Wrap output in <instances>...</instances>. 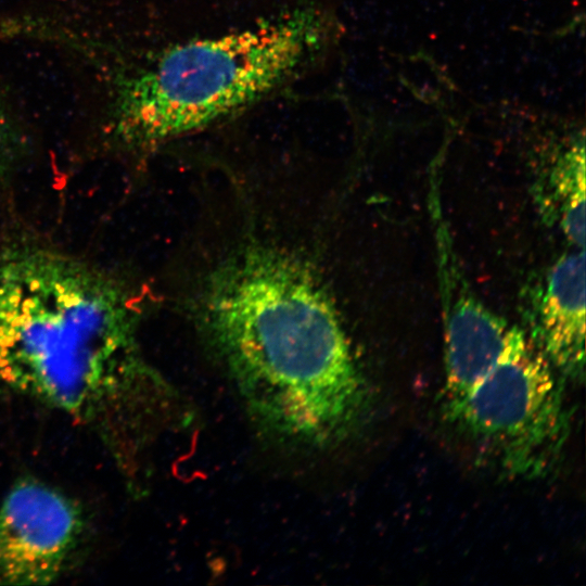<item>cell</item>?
I'll use <instances>...</instances> for the list:
<instances>
[{
    "instance_id": "6",
    "label": "cell",
    "mask_w": 586,
    "mask_h": 586,
    "mask_svg": "<svg viewBox=\"0 0 586 586\" xmlns=\"http://www.w3.org/2000/svg\"><path fill=\"white\" fill-rule=\"evenodd\" d=\"M445 383L443 405L462 398L499 358L510 328L470 290L440 235Z\"/></svg>"
},
{
    "instance_id": "3",
    "label": "cell",
    "mask_w": 586,
    "mask_h": 586,
    "mask_svg": "<svg viewBox=\"0 0 586 586\" xmlns=\"http://www.w3.org/2000/svg\"><path fill=\"white\" fill-rule=\"evenodd\" d=\"M336 34L324 8L300 4L240 30L173 44L123 82L115 132L152 148L215 125L297 79Z\"/></svg>"
},
{
    "instance_id": "9",
    "label": "cell",
    "mask_w": 586,
    "mask_h": 586,
    "mask_svg": "<svg viewBox=\"0 0 586 586\" xmlns=\"http://www.w3.org/2000/svg\"><path fill=\"white\" fill-rule=\"evenodd\" d=\"M7 138H8V129L5 125V118L2 113V110L0 109V156L7 145Z\"/></svg>"
},
{
    "instance_id": "7",
    "label": "cell",
    "mask_w": 586,
    "mask_h": 586,
    "mask_svg": "<svg viewBox=\"0 0 586 586\" xmlns=\"http://www.w3.org/2000/svg\"><path fill=\"white\" fill-rule=\"evenodd\" d=\"M527 334L551 366L574 383L585 378V253H566L531 291Z\"/></svg>"
},
{
    "instance_id": "4",
    "label": "cell",
    "mask_w": 586,
    "mask_h": 586,
    "mask_svg": "<svg viewBox=\"0 0 586 586\" xmlns=\"http://www.w3.org/2000/svg\"><path fill=\"white\" fill-rule=\"evenodd\" d=\"M442 409L475 458L508 480L546 479L569 444L564 378L518 327L483 379Z\"/></svg>"
},
{
    "instance_id": "8",
    "label": "cell",
    "mask_w": 586,
    "mask_h": 586,
    "mask_svg": "<svg viewBox=\"0 0 586 586\" xmlns=\"http://www.w3.org/2000/svg\"><path fill=\"white\" fill-rule=\"evenodd\" d=\"M542 211L566 239L585 246V152L583 140L566 148L539 181Z\"/></svg>"
},
{
    "instance_id": "5",
    "label": "cell",
    "mask_w": 586,
    "mask_h": 586,
    "mask_svg": "<svg viewBox=\"0 0 586 586\" xmlns=\"http://www.w3.org/2000/svg\"><path fill=\"white\" fill-rule=\"evenodd\" d=\"M84 530L79 506L34 479L15 483L0 502V584L46 585L66 569Z\"/></svg>"
},
{
    "instance_id": "1",
    "label": "cell",
    "mask_w": 586,
    "mask_h": 586,
    "mask_svg": "<svg viewBox=\"0 0 586 586\" xmlns=\"http://www.w3.org/2000/svg\"><path fill=\"white\" fill-rule=\"evenodd\" d=\"M194 319L266 441L323 453L367 426L372 387L324 283L304 258L259 242L240 246L205 278Z\"/></svg>"
},
{
    "instance_id": "2",
    "label": "cell",
    "mask_w": 586,
    "mask_h": 586,
    "mask_svg": "<svg viewBox=\"0 0 586 586\" xmlns=\"http://www.w3.org/2000/svg\"><path fill=\"white\" fill-rule=\"evenodd\" d=\"M138 318L109 275L44 246L0 247V396H28L111 437L162 385L140 355Z\"/></svg>"
}]
</instances>
